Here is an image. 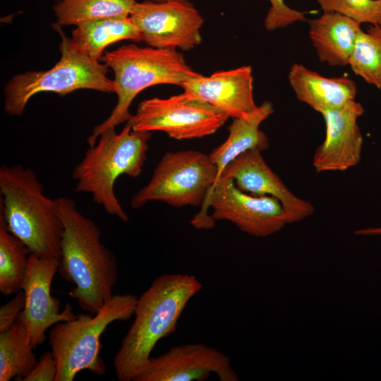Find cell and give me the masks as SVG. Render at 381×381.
Segmentation results:
<instances>
[{
  "instance_id": "obj_1",
  "label": "cell",
  "mask_w": 381,
  "mask_h": 381,
  "mask_svg": "<svg viewBox=\"0 0 381 381\" xmlns=\"http://www.w3.org/2000/svg\"><path fill=\"white\" fill-rule=\"evenodd\" d=\"M56 198L64 226L58 271L75 286L68 295L94 315L114 295L116 259L102 243L98 225L79 211L75 202L66 197Z\"/></svg>"
},
{
  "instance_id": "obj_2",
  "label": "cell",
  "mask_w": 381,
  "mask_h": 381,
  "mask_svg": "<svg viewBox=\"0 0 381 381\" xmlns=\"http://www.w3.org/2000/svg\"><path fill=\"white\" fill-rule=\"evenodd\" d=\"M202 288L193 275L164 274L154 279L137 300L135 319L114 358L120 381H135L147 368L151 352L175 331L188 301Z\"/></svg>"
},
{
  "instance_id": "obj_3",
  "label": "cell",
  "mask_w": 381,
  "mask_h": 381,
  "mask_svg": "<svg viewBox=\"0 0 381 381\" xmlns=\"http://www.w3.org/2000/svg\"><path fill=\"white\" fill-rule=\"evenodd\" d=\"M0 220L30 253L61 258L64 226L57 198L44 194L43 184L31 168L0 167Z\"/></svg>"
},
{
  "instance_id": "obj_4",
  "label": "cell",
  "mask_w": 381,
  "mask_h": 381,
  "mask_svg": "<svg viewBox=\"0 0 381 381\" xmlns=\"http://www.w3.org/2000/svg\"><path fill=\"white\" fill-rule=\"evenodd\" d=\"M101 61L114 73L117 102L109 116L95 126L87 137L89 146L96 143L104 131L131 119L133 115L129 110L131 103L143 90L161 84L181 87L184 82L200 75L175 49L129 44L105 52Z\"/></svg>"
},
{
  "instance_id": "obj_5",
  "label": "cell",
  "mask_w": 381,
  "mask_h": 381,
  "mask_svg": "<svg viewBox=\"0 0 381 381\" xmlns=\"http://www.w3.org/2000/svg\"><path fill=\"white\" fill-rule=\"evenodd\" d=\"M150 137L151 132L133 131L128 122L119 133L115 128L104 131L74 167L75 191L90 193L107 214L128 222V216L116 195L114 185L121 175L140 176Z\"/></svg>"
},
{
  "instance_id": "obj_6",
  "label": "cell",
  "mask_w": 381,
  "mask_h": 381,
  "mask_svg": "<svg viewBox=\"0 0 381 381\" xmlns=\"http://www.w3.org/2000/svg\"><path fill=\"white\" fill-rule=\"evenodd\" d=\"M61 36V58L51 68L30 71L13 76L4 87V110L10 116H21L29 100L40 92L66 95L81 89L104 93L115 92L113 80L107 77L109 68L80 50L56 25Z\"/></svg>"
},
{
  "instance_id": "obj_7",
  "label": "cell",
  "mask_w": 381,
  "mask_h": 381,
  "mask_svg": "<svg viewBox=\"0 0 381 381\" xmlns=\"http://www.w3.org/2000/svg\"><path fill=\"white\" fill-rule=\"evenodd\" d=\"M137 300L131 294H114L94 316L81 314L54 325L49 341L57 362L55 381H72L83 370L105 374L107 367L99 356L100 337L111 323L129 319Z\"/></svg>"
},
{
  "instance_id": "obj_8",
  "label": "cell",
  "mask_w": 381,
  "mask_h": 381,
  "mask_svg": "<svg viewBox=\"0 0 381 381\" xmlns=\"http://www.w3.org/2000/svg\"><path fill=\"white\" fill-rule=\"evenodd\" d=\"M217 169L209 155L197 150L166 152L150 181L131 198L138 209L160 201L176 207L202 205L217 181Z\"/></svg>"
},
{
  "instance_id": "obj_9",
  "label": "cell",
  "mask_w": 381,
  "mask_h": 381,
  "mask_svg": "<svg viewBox=\"0 0 381 381\" xmlns=\"http://www.w3.org/2000/svg\"><path fill=\"white\" fill-rule=\"evenodd\" d=\"M217 220H227L255 237H267L288 223L278 199L255 196L239 190L231 178L220 177L214 184L201 210L190 220L198 229H211Z\"/></svg>"
},
{
  "instance_id": "obj_10",
  "label": "cell",
  "mask_w": 381,
  "mask_h": 381,
  "mask_svg": "<svg viewBox=\"0 0 381 381\" xmlns=\"http://www.w3.org/2000/svg\"><path fill=\"white\" fill-rule=\"evenodd\" d=\"M229 118L211 104L183 92L167 98L142 101L128 121L135 131H162L177 140L214 133Z\"/></svg>"
},
{
  "instance_id": "obj_11",
  "label": "cell",
  "mask_w": 381,
  "mask_h": 381,
  "mask_svg": "<svg viewBox=\"0 0 381 381\" xmlns=\"http://www.w3.org/2000/svg\"><path fill=\"white\" fill-rule=\"evenodd\" d=\"M130 17L148 46L188 51L202 42L204 20L188 0L136 1Z\"/></svg>"
},
{
  "instance_id": "obj_12",
  "label": "cell",
  "mask_w": 381,
  "mask_h": 381,
  "mask_svg": "<svg viewBox=\"0 0 381 381\" xmlns=\"http://www.w3.org/2000/svg\"><path fill=\"white\" fill-rule=\"evenodd\" d=\"M59 263L58 258L42 257L35 253L29 255L22 286L25 304L18 318L24 323L34 348L45 340V332L52 325L77 317L69 303L60 312V301L51 295L52 282Z\"/></svg>"
},
{
  "instance_id": "obj_13",
  "label": "cell",
  "mask_w": 381,
  "mask_h": 381,
  "mask_svg": "<svg viewBox=\"0 0 381 381\" xmlns=\"http://www.w3.org/2000/svg\"><path fill=\"white\" fill-rule=\"evenodd\" d=\"M212 373L220 381L238 380L225 354L202 344H186L151 357L145 371L135 381H202Z\"/></svg>"
},
{
  "instance_id": "obj_14",
  "label": "cell",
  "mask_w": 381,
  "mask_h": 381,
  "mask_svg": "<svg viewBox=\"0 0 381 381\" xmlns=\"http://www.w3.org/2000/svg\"><path fill=\"white\" fill-rule=\"evenodd\" d=\"M363 113L362 104L355 99L322 114L325 138L313 155L316 172L343 171L359 163L363 140L357 121Z\"/></svg>"
},
{
  "instance_id": "obj_15",
  "label": "cell",
  "mask_w": 381,
  "mask_h": 381,
  "mask_svg": "<svg viewBox=\"0 0 381 381\" xmlns=\"http://www.w3.org/2000/svg\"><path fill=\"white\" fill-rule=\"evenodd\" d=\"M220 177L232 179L239 190L250 195L278 199L289 224L301 221L315 211L310 202L297 197L286 186L258 150H248L237 157L225 167Z\"/></svg>"
},
{
  "instance_id": "obj_16",
  "label": "cell",
  "mask_w": 381,
  "mask_h": 381,
  "mask_svg": "<svg viewBox=\"0 0 381 381\" xmlns=\"http://www.w3.org/2000/svg\"><path fill=\"white\" fill-rule=\"evenodd\" d=\"M183 92L224 111L233 119L241 117L258 106L253 95V76L250 66L217 71L184 82Z\"/></svg>"
},
{
  "instance_id": "obj_17",
  "label": "cell",
  "mask_w": 381,
  "mask_h": 381,
  "mask_svg": "<svg viewBox=\"0 0 381 381\" xmlns=\"http://www.w3.org/2000/svg\"><path fill=\"white\" fill-rule=\"evenodd\" d=\"M288 80L298 100L321 114L355 100L357 93L350 78L325 77L300 64L291 66Z\"/></svg>"
},
{
  "instance_id": "obj_18",
  "label": "cell",
  "mask_w": 381,
  "mask_h": 381,
  "mask_svg": "<svg viewBox=\"0 0 381 381\" xmlns=\"http://www.w3.org/2000/svg\"><path fill=\"white\" fill-rule=\"evenodd\" d=\"M361 25L334 12H323L309 20V37L320 61L331 66H347Z\"/></svg>"
},
{
  "instance_id": "obj_19",
  "label": "cell",
  "mask_w": 381,
  "mask_h": 381,
  "mask_svg": "<svg viewBox=\"0 0 381 381\" xmlns=\"http://www.w3.org/2000/svg\"><path fill=\"white\" fill-rule=\"evenodd\" d=\"M273 113L272 104L266 100L250 113L233 119L228 128L229 135L226 140L209 154L210 160L217 169V181L225 167L243 152L250 150L262 152L269 148L268 138L260 129V126Z\"/></svg>"
},
{
  "instance_id": "obj_20",
  "label": "cell",
  "mask_w": 381,
  "mask_h": 381,
  "mask_svg": "<svg viewBox=\"0 0 381 381\" xmlns=\"http://www.w3.org/2000/svg\"><path fill=\"white\" fill-rule=\"evenodd\" d=\"M73 42L93 59L101 61L104 49L121 40L142 42L140 31L131 17L102 18L81 23L73 29Z\"/></svg>"
},
{
  "instance_id": "obj_21",
  "label": "cell",
  "mask_w": 381,
  "mask_h": 381,
  "mask_svg": "<svg viewBox=\"0 0 381 381\" xmlns=\"http://www.w3.org/2000/svg\"><path fill=\"white\" fill-rule=\"evenodd\" d=\"M33 349L19 318L0 332V381H9L14 377L21 380L26 377L37 363Z\"/></svg>"
},
{
  "instance_id": "obj_22",
  "label": "cell",
  "mask_w": 381,
  "mask_h": 381,
  "mask_svg": "<svg viewBox=\"0 0 381 381\" xmlns=\"http://www.w3.org/2000/svg\"><path fill=\"white\" fill-rule=\"evenodd\" d=\"M135 0H61L53 6L59 26L109 18L130 17Z\"/></svg>"
},
{
  "instance_id": "obj_23",
  "label": "cell",
  "mask_w": 381,
  "mask_h": 381,
  "mask_svg": "<svg viewBox=\"0 0 381 381\" xmlns=\"http://www.w3.org/2000/svg\"><path fill=\"white\" fill-rule=\"evenodd\" d=\"M30 252L0 220V291L8 296L22 289Z\"/></svg>"
},
{
  "instance_id": "obj_24",
  "label": "cell",
  "mask_w": 381,
  "mask_h": 381,
  "mask_svg": "<svg viewBox=\"0 0 381 381\" xmlns=\"http://www.w3.org/2000/svg\"><path fill=\"white\" fill-rule=\"evenodd\" d=\"M348 65L366 83L381 89V44L368 32H358Z\"/></svg>"
},
{
  "instance_id": "obj_25",
  "label": "cell",
  "mask_w": 381,
  "mask_h": 381,
  "mask_svg": "<svg viewBox=\"0 0 381 381\" xmlns=\"http://www.w3.org/2000/svg\"><path fill=\"white\" fill-rule=\"evenodd\" d=\"M323 12L337 13L381 28V0H315Z\"/></svg>"
},
{
  "instance_id": "obj_26",
  "label": "cell",
  "mask_w": 381,
  "mask_h": 381,
  "mask_svg": "<svg viewBox=\"0 0 381 381\" xmlns=\"http://www.w3.org/2000/svg\"><path fill=\"white\" fill-rule=\"evenodd\" d=\"M270 7L264 19V27L269 31L284 28L306 20L305 13L288 6L284 0H269Z\"/></svg>"
},
{
  "instance_id": "obj_27",
  "label": "cell",
  "mask_w": 381,
  "mask_h": 381,
  "mask_svg": "<svg viewBox=\"0 0 381 381\" xmlns=\"http://www.w3.org/2000/svg\"><path fill=\"white\" fill-rule=\"evenodd\" d=\"M57 373V362L52 353L49 351L41 355L32 371L22 381H55Z\"/></svg>"
},
{
  "instance_id": "obj_28",
  "label": "cell",
  "mask_w": 381,
  "mask_h": 381,
  "mask_svg": "<svg viewBox=\"0 0 381 381\" xmlns=\"http://www.w3.org/2000/svg\"><path fill=\"white\" fill-rule=\"evenodd\" d=\"M25 304V293L20 290L11 300L1 306L0 332L8 329L17 320Z\"/></svg>"
},
{
  "instance_id": "obj_29",
  "label": "cell",
  "mask_w": 381,
  "mask_h": 381,
  "mask_svg": "<svg viewBox=\"0 0 381 381\" xmlns=\"http://www.w3.org/2000/svg\"><path fill=\"white\" fill-rule=\"evenodd\" d=\"M354 234L358 236H381V226L358 229Z\"/></svg>"
},
{
  "instance_id": "obj_30",
  "label": "cell",
  "mask_w": 381,
  "mask_h": 381,
  "mask_svg": "<svg viewBox=\"0 0 381 381\" xmlns=\"http://www.w3.org/2000/svg\"><path fill=\"white\" fill-rule=\"evenodd\" d=\"M366 32L371 35L381 44V28L368 25Z\"/></svg>"
},
{
  "instance_id": "obj_31",
  "label": "cell",
  "mask_w": 381,
  "mask_h": 381,
  "mask_svg": "<svg viewBox=\"0 0 381 381\" xmlns=\"http://www.w3.org/2000/svg\"><path fill=\"white\" fill-rule=\"evenodd\" d=\"M145 1H155V2H162V1H169V0H145Z\"/></svg>"
}]
</instances>
